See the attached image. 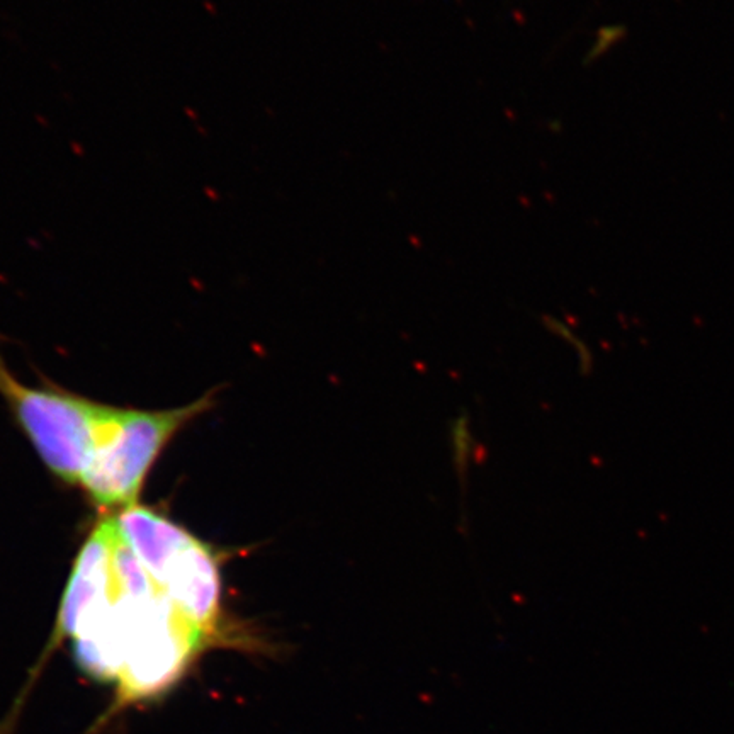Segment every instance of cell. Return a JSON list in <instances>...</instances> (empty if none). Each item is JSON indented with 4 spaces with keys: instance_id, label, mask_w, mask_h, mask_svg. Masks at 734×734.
I'll use <instances>...</instances> for the list:
<instances>
[{
    "instance_id": "1",
    "label": "cell",
    "mask_w": 734,
    "mask_h": 734,
    "mask_svg": "<svg viewBox=\"0 0 734 734\" xmlns=\"http://www.w3.org/2000/svg\"><path fill=\"white\" fill-rule=\"evenodd\" d=\"M218 639L152 578L116 517L99 520L73 563L51 646L68 641L82 673L126 707L168 692Z\"/></svg>"
},
{
    "instance_id": "2",
    "label": "cell",
    "mask_w": 734,
    "mask_h": 734,
    "mask_svg": "<svg viewBox=\"0 0 734 734\" xmlns=\"http://www.w3.org/2000/svg\"><path fill=\"white\" fill-rule=\"evenodd\" d=\"M0 395L46 468L67 483H80L119 410L70 393L26 386L2 357Z\"/></svg>"
},
{
    "instance_id": "3",
    "label": "cell",
    "mask_w": 734,
    "mask_h": 734,
    "mask_svg": "<svg viewBox=\"0 0 734 734\" xmlns=\"http://www.w3.org/2000/svg\"><path fill=\"white\" fill-rule=\"evenodd\" d=\"M116 522L161 588L203 626L219 633L221 578L215 553L186 528L145 506L123 508Z\"/></svg>"
},
{
    "instance_id": "4",
    "label": "cell",
    "mask_w": 734,
    "mask_h": 734,
    "mask_svg": "<svg viewBox=\"0 0 734 734\" xmlns=\"http://www.w3.org/2000/svg\"><path fill=\"white\" fill-rule=\"evenodd\" d=\"M209 406V396L174 410H117L115 427L95 450L80 478L83 490L101 506H133L146 473L168 440Z\"/></svg>"
},
{
    "instance_id": "5",
    "label": "cell",
    "mask_w": 734,
    "mask_h": 734,
    "mask_svg": "<svg viewBox=\"0 0 734 734\" xmlns=\"http://www.w3.org/2000/svg\"><path fill=\"white\" fill-rule=\"evenodd\" d=\"M620 34H622V29H619V28L602 29L600 34H598V38H600L602 41H598V39H597L595 50L592 51L593 57H598V53H602V51H604V50H607V48L611 46L612 43L615 41V39H619V38H620Z\"/></svg>"
}]
</instances>
